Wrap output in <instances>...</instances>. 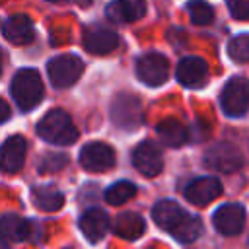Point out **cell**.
Segmentation results:
<instances>
[{"instance_id":"6da1fadb","label":"cell","mask_w":249,"mask_h":249,"mask_svg":"<svg viewBox=\"0 0 249 249\" xmlns=\"http://www.w3.org/2000/svg\"><path fill=\"white\" fill-rule=\"evenodd\" d=\"M152 216H154V222L161 230L169 231L181 243L195 241L200 235V231H202V222L196 216L187 214L173 200H160L152 208Z\"/></svg>"},{"instance_id":"7a4b0ae2","label":"cell","mask_w":249,"mask_h":249,"mask_svg":"<svg viewBox=\"0 0 249 249\" xmlns=\"http://www.w3.org/2000/svg\"><path fill=\"white\" fill-rule=\"evenodd\" d=\"M37 134L56 146H68L78 140V128L74 126L70 115L62 109H53L43 115L37 123Z\"/></svg>"},{"instance_id":"3957f363","label":"cell","mask_w":249,"mask_h":249,"mask_svg":"<svg viewBox=\"0 0 249 249\" xmlns=\"http://www.w3.org/2000/svg\"><path fill=\"white\" fill-rule=\"evenodd\" d=\"M10 93L21 111H29V109L37 107L45 93L43 80H41L39 72L33 68L18 70L10 84Z\"/></svg>"},{"instance_id":"277c9868","label":"cell","mask_w":249,"mask_h":249,"mask_svg":"<svg viewBox=\"0 0 249 249\" xmlns=\"http://www.w3.org/2000/svg\"><path fill=\"white\" fill-rule=\"evenodd\" d=\"M222 111L228 117H241L249 109V80L243 76H233L226 82L220 93Z\"/></svg>"},{"instance_id":"5b68a950","label":"cell","mask_w":249,"mask_h":249,"mask_svg":"<svg viewBox=\"0 0 249 249\" xmlns=\"http://www.w3.org/2000/svg\"><path fill=\"white\" fill-rule=\"evenodd\" d=\"M84 72V62L76 54H60L51 58L47 64L49 80L54 88H70L78 82Z\"/></svg>"},{"instance_id":"8992f818","label":"cell","mask_w":249,"mask_h":249,"mask_svg":"<svg viewBox=\"0 0 249 249\" xmlns=\"http://www.w3.org/2000/svg\"><path fill=\"white\" fill-rule=\"evenodd\" d=\"M204 165L214 169V171H222V173H231L235 169H239L243 165V156L241 152L230 144V142H218L214 146H210L204 154Z\"/></svg>"},{"instance_id":"52a82bcc","label":"cell","mask_w":249,"mask_h":249,"mask_svg":"<svg viewBox=\"0 0 249 249\" xmlns=\"http://www.w3.org/2000/svg\"><path fill=\"white\" fill-rule=\"evenodd\" d=\"M136 74L150 88L161 86L169 78V62L160 53H146L136 62Z\"/></svg>"},{"instance_id":"ba28073f","label":"cell","mask_w":249,"mask_h":249,"mask_svg":"<svg viewBox=\"0 0 249 249\" xmlns=\"http://www.w3.org/2000/svg\"><path fill=\"white\" fill-rule=\"evenodd\" d=\"M111 119L117 126L126 128V130H134L144 121L140 101L132 95H126V93L117 95L113 105H111Z\"/></svg>"},{"instance_id":"9c48e42d","label":"cell","mask_w":249,"mask_h":249,"mask_svg":"<svg viewBox=\"0 0 249 249\" xmlns=\"http://www.w3.org/2000/svg\"><path fill=\"white\" fill-rule=\"evenodd\" d=\"M80 165L88 171L101 173V171L115 165V150L103 142L86 144L80 150Z\"/></svg>"},{"instance_id":"30bf717a","label":"cell","mask_w":249,"mask_h":249,"mask_svg":"<svg viewBox=\"0 0 249 249\" xmlns=\"http://www.w3.org/2000/svg\"><path fill=\"white\" fill-rule=\"evenodd\" d=\"M132 165L146 177H156L161 167H163V158H161V152L160 148L146 140V142H140L134 152H132Z\"/></svg>"},{"instance_id":"8fae6325","label":"cell","mask_w":249,"mask_h":249,"mask_svg":"<svg viewBox=\"0 0 249 249\" xmlns=\"http://www.w3.org/2000/svg\"><path fill=\"white\" fill-rule=\"evenodd\" d=\"M212 222L216 231H220L222 235H237L245 224V210L241 204H235V202L222 204L214 212Z\"/></svg>"},{"instance_id":"7c38bea8","label":"cell","mask_w":249,"mask_h":249,"mask_svg":"<svg viewBox=\"0 0 249 249\" xmlns=\"http://www.w3.org/2000/svg\"><path fill=\"white\" fill-rule=\"evenodd\" d=\"M222 195V183L216 177H196L185 187V198L195 206H206Z\"/></svg>"},{"instance_id":"4fadbf2b","label":"cell","mask_w":249,"mask_h":249,"mask_svg":"<svg viewBox=\"0 0 249 249\" xmlns=\"http://www.w3.org/2000/svg\"><path fill=\"white\" fill-rule=\"evenodd\" d=\"M175 74H177V80H179L181 86L196 89V88H202L206 84L208 66L198 56H187L177 64V72Z\"/></svg>"},{"instance_id":"5bb4252c","label":"cell","mask_w":249,"mask_h":249,"mask_svg":"<svg viewBox=\"0 0 249 249\" xmlns=\"http://www.w3.org/2000/svg\"><path fill=\"white\" fill-rule=\"evenodd\" d=\"M119 45V35L107 27H89L84 33V47L91 54H107Z\"/></svg>"},{"instance_id":"9a60e30c","label":"cell","mask_w":249,"mask_h":249,"mask_svg":"<svg viewBox=\"0 0 249 249\" xmlns=\"http://www.w3.org/2000/svg\"><path fill=\"white\" fill-rule=\"evenodd\" d=\"M2 33L4 37L14 43V45H27L33 41L35 37V29H33V23L27 16L23 14H18V16H10L4 25H2Z\"/></svg>"},{"instance_id":"2e32d148","label":"cell","mask_w":249,"mask_h":249,"mask_svg":"<svg viewBox=\"0 0 249 249\" xmlns=\"http://www.w3.org/2000/svg\"><path fill=\"white\" fill-rule=\"evenodd\" d=\"M105 14L111 21L117 23L136 21L146 14V0H113Z\"/></svg>"},{"instance_id":"e0dca14e","label":"cell","mask_w":249,"mask_h":249,"mask_svg":"<svg viewBox=\"0 0 249 249\" xmlns=\"http://www.w3.org/2000/svg\"><path fill=\"white\" fill-rule=\"evenodd\" d=\"M80 230L88 241L97 243L109 230V216L99 208H89L80 216Z\"/></svg>"},{"instance_id":"ac0fdd59","label":"cell","mask_w":249,"mask_h":249,"mask_svg":"<svg viewBox=\"0 0 249 249\" xmlns=\"http://www.w3.org/2000/svg\"><path fill=\"white\" fill-rule=\"evenodd\" d=\"M25 150H27V144L23 136L19 134L10 136L2 146V169L6 173L19 171L25 161Z\"/></svg>"},{"instance_id":"d6986e66","label":"cell","mask_w":249,"mask_h":249,"mask_svg":"<svg viewBox=\"0 0 249 249\" xmlns=\"http://www.w3.org/2000/svg\"><path fill=\"white\" fill-rule=\"evenodd\" d=\"M2 233L6 241H25L33 235V224L16 214H4L2 218Z\"/></svg>"},{"instance_id":"ffe728a7","label":"cell","mask_w":249,"mask_h":249,"mask_svg":"<svg viewBox=\"0 0 249 249\" xmlns=\"http://www.w3.org/2000/svg\"><path fill=\"white\" fill-rule=\"evenodd\" d=\"M31 196H33V202L39 210H45V212H56L62 208L64 204V195L51 187V185H41V187H35L31 191Z\"/></svg>"},{"instance_id":"44dd1931","label":"cell","mask_w":249,"mask_h":249,"mask_svg":"<svg viewBox=\"0 0 249 249\" xmlns=\"http://www.w3.org/2000/svg\"><path fill=\"white\" fill-rule=\"evenodd\" d=\"M158 136H160V140L163 144L175 148V146H181V144L187 142L189 130H187V126L181 121H177V119H165V121H161L158 124Z\"/></svg>"},{"instance_id":"7402d4cb","label":"cell","mask_w":249,"mask_h":249,"mask_svg":"<svg viewBox=\"0 0 249 249\" xmlns=\"http://www.w3.org/2000/svg\"><path fill=\"white\" fill-rule=\"evenodd\" d=\"M113 230L123 239H136L144 233V220L136 212H124L115 220Z\"/></svg>"},{"instance_id":"603a6c76","label":"cell","mask_w":249,"mask_h":249,"mask_svg":"<svg viewBox=\"0 0 249 249\" xmlns=\"http://www.w3.org/2000/svg\"><path fill=\"white\" fill-rule=\"evenodd\" d=\"M136 195V185L130 181H117L113 183L107 191H105V200L113 206L124 204L126 200H130Z\"/></svg>"},{"instance_id":"cb8c5ba5","label":"cell","mask_w":249,"mask_h":249,"mask_svg":"<svg viewBox=\"0 0 249 249\" xmlns=\"http://www.w3.org/2000/svg\"><path fill=\"white\" fill-rule=\"evenodd\" d=\"M187 12L195 25H208L214 19V10L204 0H193L187 4Z\"/></svg>"},{"instance_id":"d4e9b609","label":"cell","mask_w":249,"mask_h":249,"mask_svg":"<svg viewBox=\"0 0 249 249\" xmlns=\"http://www.w3.org/2000/svg\"><path fill=\"white\" fill-rule=\"evenodd\" d=\"M228 54H230V58H233L237 62L249 60V35L243 33V35L233 37L228 45Z\"/></svg>"},{"instance_id":"484cf974","label":"cell","mask_w":249,"mask_h":249,"mask_svg":"<svg viewBox=\"0 0 249 249\" xmlns=\"http://www.w3.org/2000/svg\"><path fill=\"white\" fill-rule=\"evenodd\" d=\"M66 165V156L64 154H47V158L41 161V173H51Z\"/></svg>"},{"instance_id":"4316f807","label":"cell","mask_w":249,"mask_h":249,"mask_svg":"<svg viewBox=\"0 0 249 249\" xmlns=\"http://www.w3.org/2000/svg\"><path fill=\"white\" fill-rule=\"evenodd\" d=\"M228 8L237 19H249V0H228Z\"/></svg>"},{"instance_id":"83f0119b","label":"cell","mask_w":249,"mask_h":249,"mask_svg":"<svg viewBox=\"0 0 249 249\" xmlns=\"http://www.w3.org/2000/svg\"><path fill=\"white\" fill-rule=\"evenodd\" d=\"M51 2H56V0H51Z\"/></svg>"}]
</instances>
